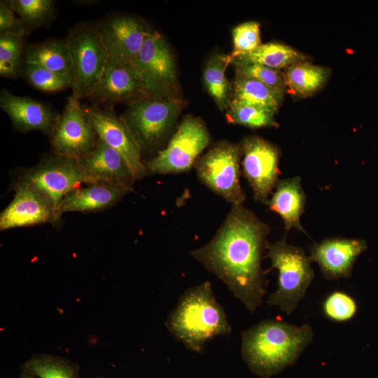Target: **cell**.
<instances>
[{
	"mask_svg": "<svg viewBox=\"0 0 378 378\" xmlns=\"http://www.w3.org/2000/svg\"><path fill=\"white\" fill-rule=\"evenodd\" d=\"M130 190L115 187L92 184L78 188L62 200L59 211H96L115 204Z\"/></svg>",
	"mask_w": 378,
	"mask_h": 378,
	"instance_id": "obj_21",
	"label": "cell"
},
{
	"mask_svg": "<svg viewBox=\"0 0 378 378\" xmlns=\"http://www.w3.org/2000/svg\"><path fill=\"white\" fill-rule=\"evenodd\" d=\"M19 378H39V377L31 372L21 370V372L19 375Z\"/></svg>",
	"mask_w": 378,
	"mask_h": 378,
	"instance_id": "obj_36",
	"label": "cell"
},
{
	"mask_svg": "<svg viewBox=\"0 0 378 378\" xmlns=\"http://www.w3.org/2000/svg\"><path fill=\"white\" fill-rule=\"evenodd\" d=\"M305 202L301 179L299 176H294L277 181L275 191L267 205L272 211L281 217L286 233L292 228L305 232L300 223Z\"/></svg>",
	"mask_w": 378,
	"mask_h": 378,
	"instance_id": "obj_20",
	"label": "cell"
},
{
	"mask_svg": "<svg viewBox=\"0 0 378 378\" xmlns=\"http://www.w3.org/2000/svg\"><path fill=\"white\" fill-rule=\"evenodd\" d=\"M76 160L85 183L130 191L136 181L122 155L99 139L92 150Z\"/></svg>",
	"mask_w": 378,
	"mask_h": 378,
	"instance_id": "obj_15",
	"label": "cell"
},
{
	"mask_svg": "<svg viewBox=\"0 0 378 378\" xmlns=\"http://www.w3.org/2000/svg\"><path fill=\"white\" fill-rule=\"evenodd\" d=\"M20 368L39 378L79 377L78 364L66 358L47 354L32 355L20 365Z\"/></svg>",
	"mask_w": 378,
	"mask_h": 378,
	"instance_id": "obj_27",
	"label": "cell"
},
{
	"mask_svg": "<svg viewBox=\"0 0 378 378\" xmlns=\"http://www.w3.org/2000/svg\"><path fill=\"white\" fill-rule=\"evenodd\" d=\"M358 305L353 297L342 290H334L323 301L324 316L335 322L343 323L351 320L356 315Z\"/></svg>",
	"mask_w": 378,
	"mask_h": 378,
	"instance_id": "obj_32",
	"label": "cell"
},
{
	"mask_svg": "<svg viewBox=\"0 0 378 378\" xmlns=\"http://www.w3.org/2000/svg\"><path fill=\"white\" fill-rule=\"evenodd\" d=\"M270 227L243 205L232 208L214 237L190 255L254 313L266 293L261 261Z\"/></svg>",
	"mask_w": 378,
	"mask_h": 378,
	"instance_id": "obj_1",
	"label": "cell"
},
{
	"mask_svg": "<svg viewBox=\"0 0 378 378\" xmlns=\"http://www.w3.org/2000/svg\"><path fill=\"white\" fill-rule=\"evenodd\" d=\"M147 97L135 65L108 57L102 76L89 98L111 109L120 103L129 105Z\"/></svg>",
	"mask_w": 378,
	"mask_h": 378,
	"instance_id": "obj_14",
	"label": "cell"
},
{
	"mask_svg": "<svg viewBox=\"0 0 378 378\" xmlns=\"http://www.w3.org/2000/svg\"><path fill=\"white\" fill-rule=\"evenodd\" d=\"M366 249L363 239L330 238L314 244L310 257L326 279L337 280L351 276L356 260Z\"/></svg>",
	"mask_w": 378,
	"mask_h": 378,
	"instance_id": "obj_17",
	"label": "cell"
},
{
	"mask_svg": "<svg viewBox=\"0 0 378 378\" xmlns=\"http://www.w3.org/2000/svg\"><path fill=\"white\" fill-rule=\"evenodd\" d=\"M85 183L76 159L53 155L27 171L17 185L38 192L52 208L59 219L60 204L71 192Z\"/></svg>",
	"mask_w": 378,
	"mask_h": 378,
	"instance_id": "obj_8",
	"label": "cell"
},
{
	"mask_svg": "<svg viewBox=\"0 0 378 378\" xmlns=\"http://www.w3.org/2000/svg\"><path fill=\"white\" fill-rule=\"evenodd\" d=\"M88 378H89V377H88ZM91 378H104V377H101V376H97V377H91Z\"/></svg>",
	"mask_w": 378,
	"mask_h": 378,
	"instance_id": "obj_37",
	"label": "cell"
},
{
	"mask_svg": "<svg viewBox=\"0 0 378 378\" xmlns=\"http://www.w3.org/2000/svg\"><path fill=\"white\" fill-rule=\"evenodd\" d=\"M240 145L220 141L195 162L199 180L232 206L243 205L245 194L240 185Z\"/></svg>",
	"mask_w": 378,
	"mask_h": 378,
	"instance_id": "obj_6",
	"label": "cell"
},
{
	"mask_svg": "<svg viewBox=\"0 0 378 378\" xmlns=\"http://www.w3.org/2000/svg\"><path fill=\"white\" fill-rule=\"evenodd\" d=\"M283 95L256 80L237 76L231 101L265 108L274 113L281 103Z\"/></svg>",
	"mask_w": 378,
	"mask_h": 378,
	"instance_id": "obj_24",
	"label": "cell"
},
{
	"mask_svg": "<svg viewBox=\"0 0 378 378\" xmlns=\"http://www.w3.org/2000/svg\"><path fill=\"white\" fill-rule=\"evenodd\" d=\"M266 251L265 257L271 261L270 270L275 268L279 273L277 288L268 297L267 304L290 315L314 280L313 261L302 248L288 244L285 238L267 242Z\"/></svg>",
	"mask_w": 378,
	"mask_h": 378,
	"instance_id": "obj_4",
	"label": "cell"
},
{
	"mask_svg": "<svg viewBox=\"0 0 378 378\" xmlns=\"http://www.w3.org/2000/svg\"><path fill=\"white\" fill-rule=\"evenodd\" d=\"M177 98L145 97L130 104L121 116L141 150L158 146L169 132L181 108Z\"/></svg>",
	"mask_w": 378,
	"mask_h": 378,
	"instance_id": "obj_9",
	"label": "cell"
},
{
	"mask_svg": "<svg viewBox=\"0 0 378 378\" xmlns=\"http://www.w3.org/2000/svg\"><path fill=\"white\" fill-rule=\"evenodd\" d=\"M237 76L256 80L284 94L286 88L284 74L279 69L257 64H236Z\"/></svg>",
	"mask_w": 378,
	"mask_h": 378,
	"instance_id": "obj_34",
	"label": "cell"
},
{
	"mask_svg": "<svg viewBox=\"0 0 378 378\" xmlns=\"http://www.w3.org/2000/svg\"><path fill=\"white\" fill-rule=\"evenodd\" d=\"M96 27L108 57L134 64L148 31L141 20L119 15Z\"/></svg>",
	"mask_w": 378,
	"mask_h": 378,
	"instance_id": "obj_16",
	"label": "cell"
},
{
	"mask_svg": "<svg viewBox=\"0 0 378 378\" xmlns=\"http://www.w3.org/2000/svg\"><path fill=\"white\" fill-rule=\"evenodd\" d=\"M240 146L243 175L252 188L254 199L267 204L279 181V150L256 136L244 139Z\"/></svg>",
	"mask_w": 378,
	"mask_h": 378,
	"instance_id": "obj_12",
	"label": "cell"
},
{
	"mask_svg": "<svg viewBox=\"0 0 378 378\" xmlns=\"http://www.w3.org/2000/svg\"><path fill=\"white\" fill-rule=\"evenodd\" d=\"M230 63V55H216L208 60L203 71L205 87L222 111L228 108L231 102L230 87L225 76Z\"/></svg>",
	"mask_w": 378,
	"mask_h": 378,
	"instance_id": "obj_25",
	"label": "cell"
},
{
	"mask_svg": "<svg viewBox=\"0 0 378 378\" xmlns=\"http://www.w3.org/2000/svg\"><path fill=\"white\" fill-rule=\"evenodd\" d=\"M165 326L177 341L196 353L203 352L209 340L229 335L232 330L208 281L183 293L169 314Z\"/></svg>",
	"mask_w": 378,
	"mask_h": 378,
	"instance_id": "obj_3",
	"label": "cell"
},
{
	"mask_svg": "<svg viewBox=\"0 0 378 378\" xmlns=\"http://www.w3.org/2000/svg\"><path fill=\"white\" fill-rule=\"evenodd\" d=\"M13 200L1 213V231L59 222L51 206L35 190L20 185H16Z\"/></svg>",
	"mask_w": 378,
	"mask_h": 378,
	"instance_id": "obj_19",
	"label": "cell"
},
{
	"mask_svg": "<svg viewBox=\"0 0 378 378\" xmlns=\"http://www.w3.org/2000/svg\"><path fill=\"white\" fill-rule=\"evenodd\" d=\"M50 136L55 155L73 159L92 150L99 140L86 119L80 99L73 94L58 115Z\"/></svg>",
	"mask_w": 378,
	"mask_h": 378,
	"instance_id": "obj_11",
	"label": "cell"
},
{
	"mask_svg": "<svg viewBox=\"0 0 378 378\" xmlns=\"http://www.w3.org/2000/svg\"><path fill=\"white\" fill-rule=\"evenodd\" d=\"M21 75L30 85L43 92H53L71 88L69 76L38 66L24 64Z\"/></svg>",
	"mask_w": 378,
	"mask_h": 378,
	"instance_id": "obj_31",
	"label": "cell"
},
{
	"mask_svg": "<svg viewBox=\"0 0 378 378\" xmlns=\"http://www.w3.org/2000/svg\"><path fill=\"white\" fill-rule=\"evenodd\" d=\"M24 62L66 75L71 80V55L64 41L51 40L29 46L25 50Z\"/></svg>",
	"mask_w": 378,
	"mask_h": 378,
	"instance_id": "obj_22",
	"label": "cell"
},
{
	"mask_svg": "<svg viewBox=\"0 0 378 378\" xmlns=\"http://www.w3.org/2000/svg\"><path fill=\"white\" fill-rule=\"evenodd\" d=\"M284 76L286 87L299 96L307 97L325 84L328 70L323 66L302 62L286 68Z\"/></svg>",
	"mask_w": 378,
	"mask_h": 378,
	"instance_id": "obj_26",
	"label": "cell"
},
{
	"mask_svg": "<svg viewBox=\"0 0 378 378\" xmlns=\"http://www.w3.org/2000/svg\"><path fill=\"white\" fill-rule=\"evenodd\" d=\"M24 36L0 34V75L15 78L22 74L25 52Z\"/></svg>",
	"mask_w": 378,
	"mask_h": 378,
	"instance_id": "obj_28",
	"label": "cell"
},
{
	"mask_svg": "<svg viewBox=\"0 0 378 378\" xmlns=\"http://www.w3.org/2000/svg\"><path fill=\"white\" fill-rule=\"evenodd\" d=\"M305 56L287 45L272 42L261 44L255 50L232 61L236 64H257L279 69L304 62Z\"/></svg>",
	"mask_w": 378,
	"mask_h": 378,
	"instance_id": "obj_23",
	"label": "cell"
},
{
	"mask_svg": "<svg viewBox=\"0 0 378 378\" xmlns=\"http://www.w3.org/2000/svg\"><path fill=\"white\" fill-rule=\"evenodd\" d=\"M4 1L19 15L28 31L47 24L53 18L55 1L52 0Z\"/></svg>",
	"mask_w": 378,
	"mask_h": 378,
	"instance_id": "obj_29",
	"label": "cell"
},
{
	"mask_svg": "<svg viewBox=\"0 0 378 378\" xmlns=\"http://www.w3.org/2000/svg\"><path fill=\"white\" fill-rule=\"evenodd\" d=\"M14 11L4 2L0 3V34L8 33L27 36L28 30Z\"/></svg>",
	"mask_w": 378,
	"mask_h": 378,
	"instance_id": "obj_35",
	"label": "cell"
},
{
	"mask_svg": "<svg viewBox=\"0 0 378 378\" xmlns=\"http://www.w3.org/2000/svg\"><path fill=\"white\" fill-rule=\"evenodd\" d=\"M82 106L99 139L122 155L135 180L144 177L148 171L141 159V148L122 117L110 108L102 109L96 105Z\"/></svg>",
	"mask_w": 378,
	"mask_h": 378,
	"instance_id": "obj_13",
	"label": "cell"
},
{
	"mask_svg": "<svg viewBox=\"0 0 378 378\" xmlns=\"http://www.w3.org/2000/svg\"><path fill=\"white\" fill-rule=\"evenodd\" d=\"M313 337L308 324L266 319L241 333V355L253 373L270 378L294 364Z\"/></svg>",
	"mask_w": 378,
	"mask_h": 378,
	"instance_id": "obj_2",
	"label": "cell"
},
{
	"mask_svg": "<svg viewBox=\"0 0 378 378\" xmlns=\"http://www.w3.org/2000/svg\"><path fill=\"white\" fill-rule=\"evenodd\" d=\"M64 41L72 63V94L78 99L89 97L108 57L97 27L77 25L69 31Z\"/></svg>",
	"mask_w": 378,
	"mask_h": 378,
	"instance_id": "obj_5",
	"label": "cell"
},
{
	"mask_svg": "<svg viewBox=\"0 0 378 378\" xmlns=\"http://www.w3.org/2000/svg\"><path fill=\"white\" fill-rule=\"evenodd\" d=\"M233 51L230 55L232 61L258 48L261 43L260 24L255 21L243 22L232 30Z\"/></svg>",
	"mask_w": 378,
	"mask_h": 378,
	"instance_id": "obj_33",
	"label": "cell"
},
{
	"mask_svg": "<svg viewBox=\"0 0 378 378\" xmlns=\"http://www.w3.org/2000/svg\"><path fill=\"white\" fill-rule=\"evenodd\" d=\"M227 120L250 128L276 127L274 113L260 107L231 101Z\"/></svg>",
	"mask_w": 378,
	"mask_h": 378,
	"instance_id": "obj_30",
	"label": "cell"
},
{
	"mask_svg": "<svg viewBox=\"0 0 378 378\" xmlns=\"http://www.w3.org/2000/svg\"><path fill=\"white\" fill-rule=\"evenodd\" d=\"M210 143V135L199 118L187 117L178 125L167 147L146 162L148 173L169 174L186 172L195 164Z\"/></svg>",
	"mask_w": 378,
	"mask_h": 378,
	"instance_id": "obj_7",
	"label": "cell"
},
{
	"mask_svg": "<svg viewBox=\"0 0 378 378\" xmlns=\"http://www.w3.org/2000/svg\"><path fill=\"white\" fill-rule=\"evenodd\" d=\"M0 106L13 127L24 133L38 130L50 135L59 115L50 106L31 97L17 96L6 89L0 93Z\"/></svg>",
	"mask_w": 378,
	"mask_h": 378,
	"instance_id": "obj_18",
	"label": "cell"
},
{
	"mask_svg": "<svg viewBox=\"0 0 378 378\" xmlns=\"http://www.w3.org/2000/svg\"><path fill=\"white\" fill-rule=\"evenodd\" d=\"M147 97L175 98L177 89L175 64L171 51L157 32L147 31L134 62Z\"/></svg>",
	"mask_w": 378,
	"mask_h": 378,
	"instance_id": "obj_10",
	"label": "cell"
}]
</instances>
